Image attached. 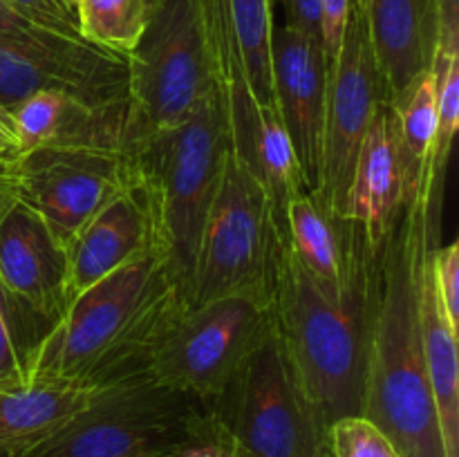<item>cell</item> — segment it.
<instances>
[{"mask_svg": "<svg viewBox=\"0 0 459 457\" xmlns=\"http://www.w3.org/2000/svg\"><path fill=\"white\" fill-rule=\"evenodd\" d=\"M442 195L444 188L426 173L375 254L363 417L393 442L399 457H446L420 321V272L437 245Z\"/></svg>", "mask_w": 459, "mask_h": 457, "instance_id": "6da1fadb", "label": "cell"}, {"mask_svg": "<svg viewBox=\"0 0 459 457\" xmlns=\"http://www.w3.org/2000/svg\"><path fill=\"white\" fill-rule=\"evenodd\" d=\"M372 296L375 254L357 224L350 222L348 269L341 287L309 276L285 240L272 298L273 327L325 437L334 421L363 415Z\"/></svg>", "mask_w": 459, "mask_h": 457, "instance_id": "7a4b0ae2", "label": "cell"}, {"mask_svg": "<svg viewBox=\"0 0 459 457\" xmlns=\"http://www.w3.org/2000/svg\"><path fill=\"white\" fill-rule=\"evenodd\" d=\"M184 307L155 249L76 294L34 345L27 381L108 388L148 376L157 336Z\"/></svg>", "mask_w": 459, "mask_h": 457, "instance_id": "3957f363", "label": "cell"}, {"mask_svg": "<svg viewBox=\"0 0 459 457\" xmlns=\"http://www.w3.org/2000/svg\"><path fill=\"white\" fill-rule=\"evenodd\" d=\"M126 152L148 202L155 251L184 305L206 215L231 152L220 88L182 124L142 134Z\"/></svg>", "mask_w": 459, "mask_h": 457, "instance_id": "277c9868", "label": "cell"}, {"mask_svg": "<svg viewBox=\"0 0 459 457\" xmlns=\"http://www.w3.org/2000/svg\"><path fill=\"white\" fill-rule=\"evenodd\" d=\"M285 255V224L267 188L229 152L200 237L184 307L224 296L272 305Z\"/></svg>", "mask_w": 459, "mask_h": 457, "instance_id": "5b68a950", "label": "cell"}, {"mask_svg": "<svg viewBox=\"0 0 459 457\" xmlns=\"http://www.w3.org/2000/svg\"><path fill=\"white\" fill-rule=\"evenodd\" d=\"M209 426L202 399L137 376L103 388L21 457H173Z\"/></svg>", "mask_w": 459, "mask_h": 457, "instance_id": "8992f818", "label": "cell"}, {"mask_svg": "<svg viewBox=\"0 0 459 457\" xmlns=\"http://www.w3.org/2000/svg\"><path fill=\"white\" fill-rule=\"evenodd\" d=\"M126 58L128 146L142 134L182 124L218 88L202 0H151L146 30Z\"/></svg>", "mask_w": 459, "mask_h": 457, "instance_id": "52a82bcc", "label": "cell"}, {"mask_svg": "<svg viewBox=\"0 0 459 457\" xmlns=\"http://www.w3.org/2000/svg\"><path fill=\"white\" fill-rule=\"evenodd\" d=\"M204 406L242 457H330L276 327Z\"/></svg>", "mask_w": 459, "mask_h": 457, "instance_id": "ba28073f", "label": "cell"}, {"mask_svg": "<svg viewBox=\"0 0 459 457\" xmlns=\"http://www.w3.org/2000/svg\"><path fill=\"white\" fill-rule=\"evenodd\" d=\"M272 327V305L249 296L179 307L157 336L148 376L206 403Z\"/></svg>", "mask_w": 459, "mask_h": 457, "instance_id": "9c48e42d", "label": "cell"}, {"mask_svg": "<svg viewBox=\"0 0 459 457\" xmlns=\"http://www.w3.org/2000/svg\"><path fill=\"white\" fill-rule=\"evenodd\" d=\"M133 182L130 155L110 148L43 146L4 168L9 193L30 206L63 246Z\"/></svg>", "mask_w": 459, "mask_h": 457, "instance_id": "30bf717a", "label": "cell"}, {"mask_svg": "<svg viewBox=\"0 0 459 457\" xmlns=\"http://www.w3.org/2000/svg\"><path fill=\"white\" fill-rule=\"evenodd\" d=\"M381 101L388 99L372 54L366 13L361 3H357L327 76L325 134L316 197L334 218H345L359 148Z\"/></svg>", "mask_w": 459, "mask_h": 457, "instance_id": "8fae6325", "label": "cell"}, {"mask_svg": "<svg viewBox=\"0 0 459 457\" xmlns=\"http://www.w3.org/2000/svg\"><path fill=\"white\" fill-rule=\"evenodd\" d=\"M63 92L88 106L128 103V58L61 34H0V103Z\"/></svg>", "mask_w": 459, "mask_h": 457, "instance_id": "7c38bea8", "label": "cell"}, {"mask_svg": "<svg viewBox=\"0 0 459 457\" xmlns=\"http://www.w3.org/2000/svg\"><path fill=\"white\" fill-rule=\"evenodd\" d=\"M327 76H330V63L321 40L285 22L273 25V103L294 151L305 188L314 195L321 182Z\"/></svg>", "mask_w": 459, "mask_h": 457, "instance_id": "4fadbf2b", "label": "cell"}, {"mask_svg": "<svg viewBox=\"0 0 459 457\" xmlns=\"http://www.w3.org/2000/svg\"><path fill=\"white\" fill-rule=\"evenodd\" d=\"M0 289L48 330L67 305L65 246L9 188L0 202Z\"/></svg>", "mask_w": 459, "mask_h": 457, "instance_id": "5bb4252c", "label": "cell"}, {"mask_svg": "<svg viewBox=\"0 0 459 457\" xmlns=\"http://www.w3.org/2000/svg\"><path fill=\"white\" fill-rule=\"evenodd\" d=\"M412 191L399 146L394 110L388 101H381L359 148L343 220L357 224L368 249L379 254Z\"/></svg>", "mask_w": 459, "mask_h": 457, "instance_id": "9a60e30c", "label": "cell"}, {"mask_svg": "<svg viewBox=\"0 0 459 457\" xmlns=\"http://www.w3.org/2000/svg\"><path fill=\"white\" fill-rule=\"evenodd\" d=\"M151 249H155L151 211L134 179L67 242V303Z\"/></svg>", "mask_w": 459, "mask_h": 457, "instance_id": "2e32d148", "label": "cell"}, {"mask_svg": "<svg viewBox=\"0 0 459 457\" xmlns=\"http://www.w3.org/2000/svg\"><path fill=\"white\" fill-rule=\"evenodd\" d=\"M372 54L388 103L430 70L437 31L435 0H361Z\"/></svg>", "mask_w": 459, "mask_h": 457, "instance_id": "e0dca14e", "label": "cell"}, {"mask_svg": "<svg viewBox=\"0 0 459 457\" xmlns=\"http://www.w3.org/2000/svg\"><path fill=\"white\" fill-rule=\"evenodd\" d=\"M12 112L22 152L43 146H88L124 152L128 148V103L97 108L63 92H36Z\"/></svg>", "mask_w": 459, "mask_h": 457, "instance_id": "ac0fdd59", "label": "cell"}, {"mask_svg": "<svg viewBox=\"0 0 459 457\" xmlns=\"http://www.w3.org/2000/svg\"><path fill=\"white\" fill-rule=\"evenodd\" d=\"M103 388L21 381L0 385V448H30L83 410Z\"/></svg>", "mask_w": 459, "mask_h": 457, "instance_id": "d6986e66", "label": "cell"}, {"mask_svg": "<svg viewBox=\"0 0 459 457\" xmlns=\"http://www.w3.org/2000/svg\"><path fill=\"white\" fill-rule=\"evenodd\" d=\"M430 255V251H429ZM429 255L420 272V321L426 375L437 412L446 457H459V366L457 334L444 314L430 276Z\"/></svg>", "mask_w": 459, "mask_h": 457, "instance_id": "ffe728a7", "label": "cell"}, {"mask_svg": "<svg viewBox=\"0 0 459 457\" xmlns=\"http://www.w3.org/2000/svg\"><path fill=\"white\" fill-rule=\"evenodd\" d=\"M285 240L309 276L327 287L343 285L350 222L334 218L314 193H299L287 202Z\"/></svg>", "mask_w": 459, "mask_h": 457, "instance_id": "44dd1931", "label": "cell"}, {"mask_svg": "<svg viewBox=\"0 0 459 457\" xmlns=\"http://www.w3.org/2000/svg\"><path fill=\"white\" fill-rule=\"evenodd\" d=\"M394 110L399 146L412 188L421 184L430 170L435 142H437V97L430 72H424L397 103Z\"/></svg>", "mask_w": 459, "mask_h": 457, "instance_id": "7402d4cb", "label": "cell"}, {"mask_svg": "<svg viewBox=\"0 0 459 457\" xmlns=\"http://www.w3.org/2000/svg\"><path fill=\"white\" fill-rule=\"evenodd\" d=\"M227 4L251 90L263 106L276 110L272 88L273 0H227Z\"/></svg>", "mask_w": 459, "mask_h": 457, "instance_id": "603a6c76", "label": "cell"}, {"mask_svg": "<svg viewBox=\"0 0 459 457\" xmlns=\"http://www.w3.org/2000/svg\"><path fill=\"white\" fill-rule=\"evenodd\" d=\"M148 12L151 0H81L76 27L85 43L128 56L146 30Z\"/></svg>", "mask_w": 459, "mask_h": 457, "instance_id": "cb8c5ba5", "label": "cell"}, {"mask_svg": "<svg viewBox=\"0 0 459 457\" xmlns=\"http://www.w3.org/2000/svg\"><path fill=\"white\" fill-rule=\"evenodd\" d=\"M45 332V323L0 289V385L27 381V361Z\"/></svg>", "mask_w": 459, "mask_h": 457, "instance_id": "d4e9b609", "label": "cell"}, {"mask_svg": "<svg viewBox=\"0 0 459 457\" xmlns=\"http://www.w3.org/2000/svg\"><path fill=\"white\" fill-rule=\"evenodd\" d=\"M330 457H399L388 437L363 415L343 417L327 430Z\"/></svg>", "mask_w": 459, "mask_h": 457, "instance_id": "484cf974", "label": "cell"}, {"mask_svg": "<svg viewBox=\"0 0 459 457\" xmlns=\"http://www.w3.org/2000/svg\"><path fill=\"white\" fill-rule=\"evenodd\" d=\"M429 264L444 314L453 330L459 332V242L453 240L446 246L435 245L430 249Z\"/></svg>", "mask_w": 459, "mask_h": 457, "instance_id": "4316f807", "label": "cell"}, {"mask_svg": "<svg viewBox=\"0 0 459 457\" xmlns=\"http://www.w3.org/2000/svg\"><path fill=\"white\" fill-rule=\"evenodd\" d=\"M3 3L56 34L81 39L76 27V9L67 0H3Z\"/></svg>", "mask_w": 459, "mask_h": 457, "instance_id": "83f0119b", "label": "cell"}, {"mask_svg": "<svg viewBox=\"0 0 459 457\" xmlns=\"http://www.w3.org/2000/svg\"><path fill=\"white\" fill-rule=\"evenodd\" d=\"M359 0H321V13H323V47H325L327 63L334 61L339 45L343 40L345 25L352 7Z\"/></svg>", "mask_w": 459, "mask_h": 457, "instance_id": "f1b7e54d", "label": "cell"}, {"mask_svg": "<svg viewBox=\"0 0 459 457\" xmlns=\"http://www.w3.org/2000/svg\"><path fill=\"white\" fill-rule=\"evenodd\" d=\"M285 12V25L318 39L323 43V13L321 0H281Z\"/></svg>", "mask_w": 459, "mask_h": 457, "instance_id": "f546056e", "label": "cell"}, {"mask_svg": "<svg viewBox=\"0 0 459 457\" xmlns=\"http://www.w3.org/2000/svg\"><path fill=\"white\" fill-rule=\"evenodd\" d=\"M175 457H242V455L238 453V448L233 446L231 439H229L209 417V426L202 430L200 437L193 439V442L188 444V446H184Z\"/></svg>", "mask_w": 459, "mask_h": 457, "instance_id": "4dcf8cb0", "label": "cell"}, {"mask_svg": "<svg viewBox=\"0 0 459 457\" xmlns=\"http://www.w3.org/2000/svg\"><path fill=\"white\" fill-rule=\"evenodd\" d=\"M21 139H18L12 108L0 103V166L13 164L21 157Z\"/></svg>", "mask_w": 459, "mask_h": 457, "instance_id": "1f68e13d", "label": "cell"}, {"mask_svg": "<svg viewBox=\"0 0 459 457\" xmlns=\"http://www.w3.org/2000/svg\"><path fill=\"white\" fill-rule=\"evenodd\" d=\"M56 34V31L48 30V27L39 25L31 18L22 16L21 12H16L13 7H9L7 3L0 0V34L9 36H34V34Z\"/></svg>", "mask_w": 459, "mask_h": 457, "instance_id": "d6a6232c", "label": "cell"}, {"mask_svg": "<svg viewBox=\"0 0 459 457\" xmlns=\"http://www.w3.org/2000/svg\"><path fill=\"white\" fill-rule=\"evenodd\" d=\"M25 448H0V457H21Z\"/></svg>", "mask_w": 459, "mask_h": 457, "instance_id": "836d02e7", "label": "cell"}, {"mask_svg": "<svg viewBox=\"0 0 459 457\" xmlns=\"http://www.w3.org/2000/svg\"><path fill=\"white\" fill-rule=\"evenodd\" d=\"M4 168H7V166H0V202H3L4 193H7V184H4Z\"/></svg>", "mask_w": 459, "mask_h": 457, "instance_id": "e575fe53", "label": "cell"}, {"mask_svg": "<svg viewBox=\"0 0 459 457\" xmlns=\"http://www.w3.org/2000/svg\"><path fill=\"white\" fill-rule=\"evenodd\" d=\"M67 3H70V4H72V7H74V9H76V4H79V3H81V0H67Z\"/></svg>", "mask_w": 459, "mask_h": 457, "instance_id": "d590c367", "label": "cell"}, {"mask_svg": "<svg viewBox=\"0 0 459 457\" xmlns=\"http://www.w3.org/2000/svg\"><path fill=\"white\" fill-rule=\"evenodd\" d=\"M359 3H361V0H359Z\"/></svg>", "mask_w": 459, "mask_h": 457, "instance_id": "8d00e7d4", "label": "cell"}, {"mask_svg": "<svg viewBox=\"0 0 459 457\" xmlns=\"http://www.w3.org/2000/svg\"><path fill=\"white\" fill-rule=\"evenodd\" d=\"M173 457H175V455H173Z\"/></svg>", "mask_w": 459, "mask_h": 457, "instance_id": "74e56055", "label": "cell"}]
</instances>
